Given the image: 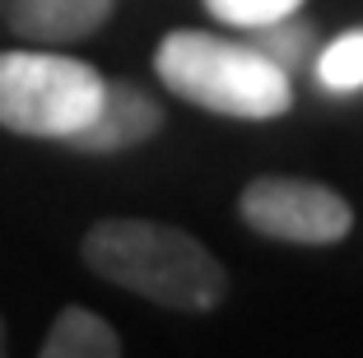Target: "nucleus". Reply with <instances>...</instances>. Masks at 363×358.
<instances>
[{
    "mask_svg": "<svg viewBox=\"0 0 363 358\" xmlns=\"http://www.w3.org/2000/svg\"><path fill=\"white\" fill-rule=\"evenodd\" d=\"M84 265L107 284L177 312H210L228 289L224 265L191 233L154 219H103L79 247Z\"/></svg>",
    "mask_w": 363,
    "mask_h": 358,
    "instance_id": "1",
    "label": "nucleus"
},
{
    "mask_svg": "<svg viewBox=\"0 0 363 358\" xmlns=\"http://www.w3.org/2000/svg\"><path fill=\"white\" fill-rule=\"evenodd\" d=\"M154 70L177 98L238 121H270L294 103L289 70H279L257 43H228L214 33H168L154 52Z\"/></svg>",
    "mask_w": 363,
    "mask_h": 358,
    "instance_id": "2",
    "label": "nucleus"
},
{
    "mask_svg": "<svg viewBox=\"0 0 363 358\" xmlns=\"http://www.w3.org/2000/svg\"><path fill=\"white\" fill-rule=\"evenodd\" d=\"M103 98V74L61 52H0V126L70 140Z\"/></svg>",
    "mask_w": 363,
    "mask_h": 358,
    "instance_id": "3",
    "label": "nucleus"
},
{
    "mask_svg": "<svg viewBox=\"0 0 363 358\" xmlns=\"http://www.w3.org/2000/svg\"><path fill=\"white\" fill-rule=\"evenodd\" d=\"M238 210H242L247 228H257L261 237H275V242L326 247V242H340L354 228V210L340 191L321 186V181H303V177L247 181Z\"/></svg>",
    "mask_w": 363,
    "mask_h": 358,
    "instance_id": "4",
    "label": "nucleus"
},
{
    "mask_svg": "<svg viewBox=\"0 0 363 358\" xmlns=\"http://www.w3.org/2000/svg\"><path fill=\"white\" fill-rule=\"evenodd\" d=\"M159 126H163V107L145 89L126 84V79H103V98H98L94 116L65 145L79 149V154H117V149L145 145L150 135H159Z\"/></svg>",
    "mask_w": 363,
    "mask_h": 358,
    "instance_id": "5",
    "label": "nucleus"
},
{
    "mask_svg": "<svg viewBox=\"0 0 363 358\" xmlns=\"http://www.w3.org/2000/svg\"><path fill=\"white\" fill-rule=\"evenodd\" d=\"M117 0H5V19L23 43H79L112 19Z\"/></svg>",
    "mask_w": 363,
    "mask_h": 358,
    "instance_id": "6",
    "label": "nucleus"
},
{
    "mask_svg": "<svg viewBox=\"0 0 363 358\" xmlns=\"http://www.w3.org/2000/svg\"><path fill=\"white\" fill-rule=\"evenodd\" d=\"M117 354H121L117 330L89 307H65L43 340V358H117Z\"/></svg>",
    "mask_w": 363,
    "mask_h": 358,
    "instance_id": "7",
    "label": "nucleus"
},
{
    "mask_svg": "<svg viewBox=\"0 0 363 358\" xmlns=\"http://www.w3.org/2000/svg\"><path fill=\"white\" fill-rule=\"evenodd\" d=\"M317 84L326 94H359L363 89V28L340 33L317 56Z\"/></svg>",
    "mask_w": 363,
    "mask_h": 358,
    "instance_id": "8",
    "label": "nucleus"
},
{
    "mask_svg": "<svg viewBox=\"0 0 363 358\" xmlns=\"http://www.w3.org/2000/svg\"><path fill=\"white\" fill-rule=\"evenodd\" d=\"M312 38H317L312 23H303L298 14H284V19L257 28V47L279 65V70H298V65L312 56Z\"/></svg>",
    "mask_w": 363,
    "mask_h": 358,
    "instance_id": "9",
    "label": "nucleus"
},
{
    "mask_svg": "<svg viewBox=\"0 0 363 358\" xmlns=\"http://www.w3.org/2000/svg\"><path fill=\"white\" fill-rule=\"evenodd\" d=\"M303 0H205V10L219 23H233V28H261V23H275L284 14H298Z\"/></svg>",
    "mask_w": 363,
    "mask_h": 358,
    "instance_id": "10",
    "label": "nucleus"
},
{
    "mask_svg": "<svg viewBox=\"0 0 363 358\" xmlns=\"http://www.w3.org/2000/svg\"><path fill=\"white\" fill-rule=\"evenodd\" d=\"M0 354H5V316H0Z\"/></svg>",
    "mask_w": 363,
    "mask_h": 358,
    "instance_id": "11",
    "label": "nucleus"
},
{
    "mask_svg": "<svg viewBox=\"0 0 363 358\" xmlns=\"http://www.w3.org/2000/svg\"><path fill=\"white\" fill-rule=\"evenodd\" d=\"M0 14H5V0H0Z\"/></svg>",
    "mask_w": 363,
    "mask_h": 358,
    "instance_id": "12",
    "label": "nucleus"
}]
</instances>
